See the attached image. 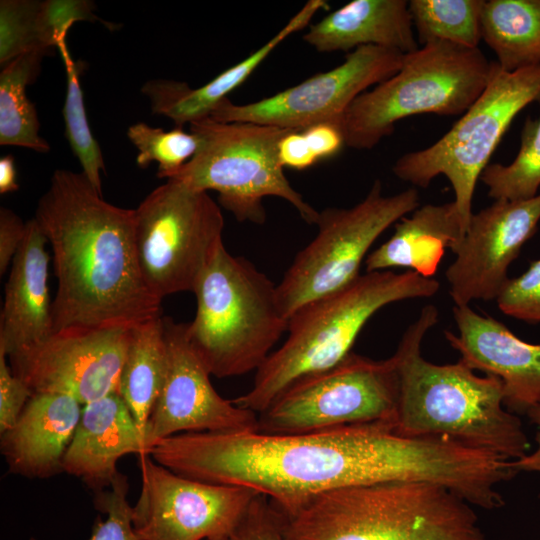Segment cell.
<instances>
[{"label": "cell", "instance_id": "5bb4252c", "mask_svg": "<svg viewBox=\"0 0 540 540\" xmlns=\"http://www.w3.org/2000/svg\"><path fill=\"white\" fill-rule=\"evenodd\" d=\"M404 55L380 46L359 47L349 52L342 64L270 97L243 105L224 99L209 117L300 131L319 123L340 127L352 102L397 73Z\"/></svg>", "mask_w": 540, "mask_h": 540}, {"label": "cell", "instance_id": "7402d4cb", "mask_svg": "<svg viewBox=\"0 0 540 540\" xmlns=\"http://www.w3.org/2000/svg\"><path fill=\"white\" fill-rule=\"evenodd\" d=\"M303 40L318 52L380 46L404 54L417 50L406 0H354L309 26Z\"/></svg>", "mask_w": 540, "mask_h": 540}, {"label": "cell", "instance_id": "74e56055", "mask_svg": "<svg viewBox=\"0 0 540 540\" xmlns=\"http://www.w3.org/2000/svg\"><path fill=\"white\" fill-rule=\"evenodd\" d=\"M278 157L284 168L296 170L309 168L319 161L300 130H290L282 137L278 145Z\"/></svg>", "mask_w": 540, "mask_h": 540}, {"label": "cell", "instance_id": "3957f363", "mask_svg": "<svg viewBox=\"0 0 540 540\" xmlns=\"http://www.w3.org/2000/svg\"><path fill=\"white\" fill-rule=\"evenodd\" d=\"M437 321V308L423 307L393 354L399 379L394 430L444 437L507 460L523 457L530 442L520 418L505 407L499 378L479 376L462 360L435 364L422 357V341Z\"/></svg>", "mask_w": 540, "mask_h": 540}, {"label": "cell", "instance_id": "7c38bea8", "mask_svg": "<svg viewBox=\"0 0 540 540\" xmlns=\"http://www.w3.org/2000/svg\"><path fill=\"white\" fill-rule=\"evenodd\" d=\"M398 395L393 355L373 360L351 352L283 392L258 414V431L294 435L373 422L394 427Z\"/></svg>", "mask_w": 540, "mask_h": 540}, {"label": "cell", "instance_id": "f1b7e54d", "mask_svg": "<svg viewBox=\"0 0 540 540\" xmlns=\"http://www.w3.org/2000/svg\"><path fill=\"white\" fill-rule=\"evenodd\" d=\"M483 0H411L408 7L423 46L444 41L479 48Z\"/></svg>", "mask_w": 540, "mask_h": 540}, {"label": "cell", "instance_id": "60d3db41", "mask_svg": "<svg viewBox=\"0 0 540 540\" xmlns=\"http://www.w3.org/2000/svg\"><path fill=\"white\" fill-rule=\"evenodd\" d=\"M16 169L13 155H6L0 159V193L17 191Z\"/></svg>", "mask_w": 540, "mask_h": 540}, {"label": "cell", "instance_id": "277c9868", "mask_svg": "<svg viewBox=\"0 0 540 540\" xmlns=\"http://www.w3.org/2000/svg\"><path fill=\"white\" fill-rule=\"evenodd\" d=\"M439 288L436 279L410 270L366 272L344 288L305 304L289 318L286 340L255 372L251 388L233 402L262 413L295 383L348 356L362 328L381 308L429 298Z\"/></svg>", "mask_w": 540, "mask_h": 540}, {"label": "cell", "instance_id": "ba28073f", "mask_svg": "<svg viewBox=\"0 0 540 540\" xmlns=\"http://www.w3.org/2000/svg\"><path fill=\"white\" fill-rule=\"evenodd\" d=\"M199 139L195 155L170 179L199 191L214 190L219 204L239 222L263 224L266 197H279L315 224L319 211L307 203L284 173L278 145L291 129L206 117L189 124Z\"/></svg>", "mask_w": 540, "mask_h": 540}, {"label": "cell", "instance_id": "484cf974", "mask_svg": "<svg viewBox=\"0 0 540 540\" xmlns=\"http://www.w3.org/2000/svg\"><path fill=\"white\" fill-rule=\"evenodd\" d=\"M480 22L501 69L540 65V0H483Z\"/></svg>", "mask_w": 540, "mask_h": 540}, {"label": "cell", "instance_id": "ffe728a7", "mask_svg": "<svg viewBox=\"0 0 540 540\" xmlns=\"http://www.w3.org/2000/svg\"><path fill=\"white\" fill-rule=\"evenodd\" d=\"M81 406L68 395L33 394L16 423L1 434L0 449L9 472L30 479L63 472V458L79 423Z\"/></svg>", "mask_w": 540, "mask_h": 540}, {"label": "cell", "instance_id": "e0dca14e", "mask_svg": "<svg viewBox=\"0 0 540 540\" xmlns=\"http://www.w3.org/2000/svg\"><path fill=\"white\" fill-rule=\"evenodd\" d=\"M539 222L540 194L525 200H495L473 213L445 273L455 306L495 300L509 279V266Z\"/></svg>", "mask_w": 540, "mask_h": 540}, {"label": "cell", "instance_id": "52a82bcc", "mask_svg": "<svg viewBox=\"0 0 540 540\" xmlns=\"http://www.w3.org/2000/svg\"><path fill=\"white\" fill-rule=\"evenodd\" d=\"M494 63L479 48L444 41L405 54L397 73L359 95L345 112V145L372 149L396 122L417 114H464L488 84Z\"/></svg>", "mask_w": 540, "mask_h": 540}, {"label": "cell", "instance_id": "ac0fdd59", "mask_svg": "<svg viewBox=\"0 0 540 540\" xmlns=\"http://www.w3.org/2000/svg\"><path fill=\"white\" fill-rule=\"evenodd\" d=\"M458 334L445 331L448 343L473 370L500 379L507 409L526 413L540 403V344L518 338L505 324L454 306Z\"/></svg>", "mask_w": 540, "mask_h": 540}, {"label": "cell", "instance_id": "d6a6232c", "mask_svg": "<svg viewBox=\"0 0 540 540\" xmlns=\"http://www.w3.org/2000/svg\"><path fill=\"white\" fill-rule=\"evenodd\" d=\"M128 489L127 477L119 473L108 489L94 492V507L106 518H96L86 540H142L133 526V506L127 499ZM29 540L39 539L31 537Z\"/></svg>", "mask_w": 540, "mask_h": 540}, {"label": "cell", "instance_id": "4316f807", "mask_svg": "<svg viewBox=\"0 0 540 540\" xmlns=\"http://www.w3.org/2000/svg\"><path fill=\"white\" fill-rule=\"evenodd\" d=\"M165 363L166 343L162 316L132 328L120 372L118 393L131 411L144 438L162 386Z\"/></svg>", "mask_w": 540, "mask_h": 540}, {"label": "cell", "instance_id": "30bf717a", "mask_svg": "<svg viewBox=\"0 0 540 540\" xmlns=\"http://www.w3.org/2000/svg\"><path fill=\"white\" fill-rule=\"evenodd\" d=\"M135 248L148 289L159 299L194 292L223 243L224 217L208 192L174 180L135 209Z\"/></svg>", "mask_w": 540, "mask_h": 540}, {"label": "cell", "instance_id": "44dd1931", "mask_svg": "<svg viewBox=\"0 0 540 540\" xmlns=\"http://www.w3.org/2000/svg\"><path fill=\"white\" fill-rule=\"evenodd\" d=\"M47 244L36 220L27 221L24 240L11 263L0 316V353L6 356L52 335Z\"/></svg>", "mask_w": 540, "mask_h": 540}, {"label": "cell", "instance_id": "5b68a950", "mask_svg": "<svg viewBox=\"0 0 540 540\" xmlns=\"http://www.w3.org/2000/svg\"><path fill=\"white\" fill-rule=\"evenodd\" d=\"M284 540L486 537L472 505L452 491L427 482L395 481L348 486L310 499L284 515Z\"/></svg>", "mask_w": 540, "mask_h": 540}, {"label": "cell", "instance_id": "8d00e7d4", "mask_svg": "<svg viewBox=\"0 0 540 540\" xmlns=\"http://www.w3.org/2000/svg\"><path fill=\"white\" fill-rule=\"evenodd\" d=\"M26 234V223L12 210L0 209V275L12 263Z\"/></svg>", "mask_w": 540, "mask_h": 540}, {"label": "cell", "instance_id": "8fae6325", "mask_svg": "<svg viewBox=\"0 0 540 540\" xmlns=\"http://www.w3.org/2000/svg\"><path fill=\"white\" fill-rule=\"evenodd\" d=\"M418 207L417 189L385 195L381 181L375 180L356 205L320 211L316 236L296 254L277 284L285 317L289 319L305 304L353 282L377 238Z\"/></svg>", "mask_w": 540, "mask_h": 540}, {"label": "cell", "instance_id": "cb8c5ba5", "mask_svg": "<svg viewBox=\"0 0 540 540\" xmlns=\"http://www.w3.org/2000/svg\"><path fill=\"white\" fill-rule=\"evenodd\" d=\"M399 221L393 235L366 257L367 272L401 267L433 278L445 250L453 252L465 234L454 201L419 206Z\"/></svg>", "mask_w": 540, "mask_h": 540}, {"label": "cell", "instance_id": "d6986e66", "mask_svg": "<svg viewBox=\"0 0 540 540\" xmlns=\"http://www.w3.org/2000/svg\"><path fill=\"white\" fill-rule=\"evenodd\" d=\"M128 454L150 455V450L122 397L111 393L82 406L63 472L98 492L112 485L120 473L119 459Z\"/></svg>", "mask_w": 540, "mask_h": 540}, {"label": "cell", "instance_id": "2e32d148", "mask_svg": "<svg viewBox=\"0 0 540 540\" xmlns=\"http://www.w3.org/2000/svg\"><path fill=\"white\" fill-rule=\"evenodd\" d=\"M130 330L52 334L9 355L10 368L33 394H64L85 405L118 393Z\"/></svg>", "mask_w": 540, "mask_h": 540}, {"label": "cell", "instance_id": "f35d334b", "mask_svg": "<svg viewBox=\"0 0 540 540\" xmlns=\"http://www.w3.org/2000/svg\"><path fill=\"white\" fill-rule=\"evenodd\" d=\"M302 132L318 160L334 156L345 145L342 130L335 124L319 123Z\"/></svg>", "mask_w": 540, "mask_h": 540}, {"label": "cell", "instance_id": "836d02e7", "mask_svg": "<svg viewBox=\"0 0 540 540\" xmlns=\"http://www.w3.org/2000/svg\"><path fill=\"white\" fill-rule=\"evenodd\" d=\"M499 310L515 319L540 322V259L521 275L509 278L495 299Z\"/></svg>", "mask_w": 540, "mask_h": 540}, {"label": "cell", "instance_id": "7a4b0ae2", "mask_svg": "<svg viewBox=\"0 0 540 540\" xmlns=\"http://www.w3.org/2000/svg\"><path fill=\"white\" fill-rule=\"evenodd\" d=\"M52 250L53 332L132 329L161 316L135 248V209L106 202L83 172L56 170L35 218Z\"/></svg>", "mask_w": 540, "mask_h": 540}, {"label": "cell", "instance_id": "ab89813d", "mask_svg": "<svg viewBox=\"0 0 540 540\" xmlns=\"http://www.w3.org/2000/svg\"><path fill=\"white\" fill-rule=\"evenodd\" d=\"M526 414L537 428V447L533 452L527 453L523 457L512 461V463L517 472L540 473V403L529 409Z\"/></svg>", "mask_w": 540, "mask_h": 540}, {"label": "cell", "instance_id": "f546056e", "mask_svg": "<svg viewBox=\"0 0 540 540\" xmlns=\"http://www.w3.org/2000/svg\"><path fill=\"white\" fill-rule=\"evenodd\" d=\"M480 180L495 200H525L538 195L540 188V117L527 118L519 151L514 160L503 165L488 164Z\"/></svg>", "mask_w": 540, "mask_h": 540}, {"label": "cell", "instance_id": "9a60e30c", "mask_svg": "<svg viewBox=\"0 0 540 540\" xmlns=\"http://www.w3.org/2000/svg\"><path fill=\"white\" fill-rule=\"evenodd\" d=\"M166 363L162 386L146 428L150 450L182 433L258 430V414L220 396L210 372L192 347L187 323L162 317Z\"/></svg>", "mask_w": 540, "mask_h": 540}, {"label": "cell", "instance_id": "d590c367", "mask_svg": "<svg viewBox=\"0 0 540 540\" xmlns=\"http://www.w3.org/2000/svg\"><path fill=\"white\" fill-rule=\"evenodd\" d=\"M6 357L0 353V434L16 423L33 395L28 386L12 373Z\"/></svg>", "mask_w": 540, "mask_h": 540}, {"label": "cell", "instance_id": "4dcf8cb0", "mask_svg": "<svg viewBox=\"0 0 540 540\" xmlns=\"http://www.w3.org/2000/svg\"><path fill=\"white\" fill-rule=\"evenodd\" d=\"M66 38L62 37L57 43L67 80L63 107L66 137L81 164L82 172L102 193L101 171L105 170L103 155L89 127L79 81L80 68L71 56Z\"/></svg>", "mask_w": 540, "mask_h": 540}, {"label": "cell", "instance_id": "8992f818", "mask_svg": "<svg viewBox=\"0 0 540 540\" xmlns=\"http://www.w3.org/2000/svg\"><path fill=\"white\" fill-rule=\"evenodd\" d=\"M193 293L196 313L187 334L212 376L256 372L287 332L289 319L280 308L277 285L224 244Z\"/></svg>", "mask_w": 540, "mask_h": 540}, {"label": "cell", "instance_id": "d4e9b609", "mask_svg": "<svg viewBox=\"0 0 540 540\" xmlns=\"http://www.w3.org/2000/svg\"><path fill=\"white\" fill-rule=\"evenodd\" d=\"M86 0H1L0 64L30 52L51 54L77 21L98 19Z\"/></svg>", "mask_w": 540, "mask_h": 540}, {"label": "cell", "instance_id": "83f0119b", "mask_svg": "<svg viewBox=\"0 0 540 540\" xmlns=\"http://www.w3.org/2000/svg\"><path fill=\"white\" fill-rule=\"evenodd\" d=\"M41 52L22 54L4 66L0 73V144L20 146L37 152L50 150L39 136V120L34 104L26 95V87L40 70Z\"/></svg>", "mask_w": 540, "mask_h": 540}, {"label": "cell", "instance_id": "603a6c76", "mask_svg": "<svg viewBox=\"0 0 540 540\" xmlns=\"http://www.w3.org/2000/svg\"><path fill=\"white\" fill-rule=\"evenodd\" d=\"M327 8L325 0L308 1L262 47L203 86L192 89L185 82L158 79L145 83L141 91L149 98L153 113L171 119L176 127L209 117L216 106L245 82L281 42L306 27L316 12Z\"/></svg>", "mask_w": 540, "mask_h": 540}, {"label": "cell", "instance_id": "4fadbf2b", "mask_svg": "<svg viewBox=\"0 0 540 540\" xmlns=\"http://www.w3.org/2000/svg\"><path fill=\"white\" fill-rule=\"evenodd\" d=\"M141 491L132 521L142 540H216L242 521L256 491L182 476L140 455Z\"/></svg>", "mask_w": 540, "mask_h": 540}, {"label": "cell", "instance_id": "9c48e42d", "mask_svg": "<svg viewBox=\"0 0 540 540\" xmlns=\"http://www.w3.org/2000/svg\"><path fill=\"white\" fill-rule=\"evenodd\" d=\"M536 101L540 65L507 72L495 62L488 84L462 117L431 146L399 157L394 175L421 188L444 175L466 232L477 181L513 119Z\"/></svg>", "mask_w": 540, "mask_h": 540}, {"label": "cell", "instance_id": "6da1fadb", "mask_svg": "<svg viewBox=\"0 0 540 540\" xmlns=\"http://www.w3.org/2000/svg\"><path fill=\"white\" fill-rule=\"evenodd\" d=\"M150 455L182 476L252 489L286 516L348 486L430 482L438 466L430 439L401 435L385 422L294 435L182 433L161 440Z\"/></svg>", "mask_w": 540, "mask_h": 540}, {"label": "cell", "instance_id": "1f68e13d", "mask_svg": "<svg viewBox=\"0 0 540 540\" xmlns=\"http://www.w3.org/2000/svg\"><path fill=\"white\" fill-rule=\"evenodd\" d=\"M127 136L138 150L137 165L145 168L155 161L158 163L157 176L167 180L195 155L199 147L198 137L183 127L165 131L138 122L128 128Z\"/></svg>", "mask_w": 540, "mask_h": 540}, {"label": "cell", "instance_id": "e575fe53", "mask_svg": "<svg viewBox=\"0 0 540 540\" xmlns=\"http://www.w3.org/2000/svg\"><path fill=\"white\" fill-rule=\"evenodd\" d=\"M216 540H284V515L258 494L239 525Z\"/></svg>", "mask_w": 540, "mask_h": 540}]
</instances>
